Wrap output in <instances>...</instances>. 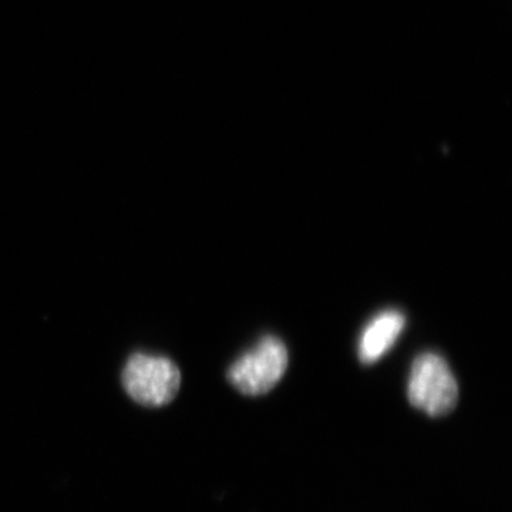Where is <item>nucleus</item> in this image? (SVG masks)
I'll use <instances>...</instances> for the list:
<instances>
[{
  "instance_id": "obj_2",
  "label": "nucleus",
  "mask_w": 512,
  "mask_h": 512,
  "mask_svg": "<svg viewBox=\"0 0 512 512\" xmlns=\"http://www.w3.org/2000/svg\"><path fill=\"white\" fill-rule=\"evenodd\" d=\"M409 402L430 417H441L457 406L458 384L446 360L423 353L414 360L407 386Z\"/></svg>"
},
{
  "instance_id": "obj_3",
  "label": "nucleus",
  "mask_w": 512,
  "mask_h": 512,
  "mask_svg": "<svg viewBox=\"0 0 512 512\" xmlns=\"http://www.w3.org/2000/svg\"><path fill=\"white\" fill-rule=\"evenodd\" d=\"M288 349L281 339L265 336L228 370V380L245 396H261L274 389L288 367Z\"/></svg>"
},
{
  "instance_id": "obj_1",
  "label": "nucleus",
  "mask_w": 512,
  "mask_h": 512,
  "mask_svg": "<svg viewBox=\"0 0 512 512\" xmlns=\"http://www.w3.org/2000/svg\"><path fill=\"white\" fill-rule=\"evenodd\" d=\"M123 386L134 402L144 407H163L177 396L181 373L168 357L136 353L123 370Z\"/></svg>"
},
{
  "instance_id": "obj_4",
  "label": "nucleus",
  "mask_w": 512,
  "mask_h": 512,
  "mask_svg": "<svg viewBox=\"0 0 512 512\" xmlns=\"http://www.w3.org/2000/svg\"><path fill=\"white\" fill-rule=\"evenodd\" d=\"M406 318L399 311H384L379 313L363 330L359 340V359L363 365H372L382 359L399 336L402 335Z\"/></svg>"
}]
</instances>
